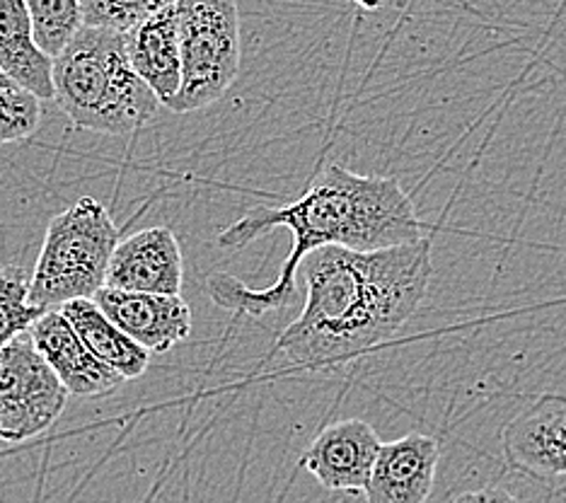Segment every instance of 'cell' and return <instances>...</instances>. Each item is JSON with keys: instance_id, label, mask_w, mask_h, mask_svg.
I'll return each mask as SVG.
<instances>
[{"instance_id": "13", "label": "cell", "mask_w": 566, "mask_h": 503, "mask_svg": "<svg viewBox=\"0 0 566 503\" xmlns=\"http://www.w3.org/2000/svg\"><path fill=\"white\" fill-rule=\"evenodd\" d=\"M124 36L126 54L136 75L156 93L160 105H167L182 83L177 3L153 12L150 18L124 32Z\"/></svg>"}, {"instance_id": "16", "label": "cell", "mask_w": 566, "mask_h": 503, "mask_svg": "<svg viewBox=\"0 0 566 503\" xmlns=\"http://www.w3.org/2000/svg\"><path fill=\"white\" fill-rule=\"evenodd\" d=\"M30 10L34 42L54 59L81 28V0H24Z\"/></svg>"}, {"instance_id": "20", "label": "cell", "mask_w": 566, "mask_h": 503, "mask_svg": "<svg viewBox=\"0 0 566 503\" xmlns=\"http://www.w3.org/2000/svg\"><path fill=\"white\" fill-rule=\"evenodd\" d=\"M453 503H521V501L501 486H482V489H474V492L460 494Z\"/></svg>"}, {"instance_id": "14", "label": "cell", "mask_w": 566, "mask_h": 503, "mask_svg": "<svg viewBox=\"0 0 566 503\" xmlns=\"http://www.w3.org/2000/svg\"><path fill=\"white\" fill-rule=\"evenodd\" d=\"M51 59L34 42L32 18L24 0H0V69L12 83L36 99H54Z\"/></svg>"}, {"instance_id": "19", "label": "cell", "mask_w": 566, "mask_h": 503, "mask_svg": "<svg viewBox=\"0 0 566 503\" xmlns=\"http://www.w3.org/2000/svg\"><path fill=\"white\" fill-rule=\"evenodd\" d=\"M42 99L20 85L0 87V146L30 138L42 124Z\"/></svg>"}, {"instance_id": "3", "label": "cell", "mask_w": 566, "mask_h": 503, "mask_svg": "<svg viewBox=\"0 0 566 503\" xmlns=\"http://www.w3.org/2000/svg\"><path fill=\"white\" fill-rule=\"evenodd\" d=\"M54 99L93 134L128 136L156 119L160 99L136 75L124 32L81 24L51 61Z\"/></svg>"}, {"instance_id": "10", "label": "cell", "mask_w": 566, "mask_h": 503, "mask_svg": "<svg viewBox=\"0 0 566 503\" xmlns=\"http://www.w3.org/2000/svg\"><path fill=\"white\" fill-rule=\"evenodd\" d=\"M105 286L179 295L185 286V262L175 232L170 228H146L119 240L112 252Z\"/></svg>"}, {"instance_id": "7", "label": "cell", "mask_w": 566, "mask_h": 503, "mask_svg": "<svg viewBox=\"0 0 566 503\" xmlns=\"http://www.w3.org/2000/svg\"><path fill=\"white\" fill-rule=\"evenodd\" d=\"M93 301L114 325L150 354H165L191 334V307L182 295L102 286Z\"/></svg>"}, {"instance_id": "8", "label": "cell", "mask_w": 566, "mask_h": 503, "mask_svg": "<svg viewBox=\"0 0 566 503\" xmlns=\"http://www.w3.org/2000/svg\"><path fill=\"white\" fill-rule=\"evenodd\" d=\"M504 455L537 480L566 474V397L547 392L504 426Z\"/></svg>"}, {"instance_id": "22", "label": "cell", "mask_w": 566, "mask_h": 503, "mask_svg": "<svg viewBox=\"0 0 566 503\" xmlns=\"http://www.w3.org/2000/svg\"><path fill=\"white\" fill-rule=\"evenodd\" d=\"M356 3L364 6V8H376V6L380 3V0H356Z\"/></svg>"}, {"instance_id": "9", "label": "cell", "mask_w": 566, "mask_h": 503, "mask_svg": "<svg viewBox=\"0 0 566 503\" xmlns=\"http://www.w3.org/2000/svg\"><path fill=\"white\" fill-rule=\"evenodd\" d=\"M28 332L34 348L46 360L49 368L56 373V378L66 387L69 395L93 399L114 395L124 387L126 380L117 370L99 364L90 354V348L81 342L61 310H46L32 322Z\"/></svg>"}, {"instance_id": "2", "label": "cell", "mask_w": 566, "mask_h": 503, "mask_svg": "<svg viewBox=\"0 0 566 503\" xmlns=\"http://www.w3.org/2000/svg\"><path fill=\"white\" fill-rule=\"evenodd\" d=\"M307 298L276 348L305 368L337 366L390 342L427 298L431 240L358 252L319 248L301 262Z\"/></svg>"}, {"instance_id": "1", "label": "cell", "mask_w": 566, "mask_h": 503, "mask_svg": "<svg viewBox=\"0 0 566 503\" xmlns=\"http://www.w3.org/2000/svg\"><path fill=\"white\" fill-rule=\"evenodd\" d=\"M274 228H289L293 250L269 289L254 291L235 276L218 271L209 279L211 301L230 313L264 317L295 301V274L307 254L319 248L373 252L423 238L417 206L400 179L356 175L332 163L301 193L276 209H254L218 235V248L242 250Z\"/></svg>"}, {"instance_id": "5", "label": "cell", "mask_w": 566, "mask_h": 503, "mask_svg": "<svg viewBox=\"0 0 566 503\" xmlns=\"http://www.w3.org/2000/svg\"><path fill=\"white\" fill-rule=\"evenodd\" d=\"M182 83L167 109L189 114L223 99L240 73V12L235 0H177Z\"/></svg>"}, {"instance_id": "4", "label": "cell", "mask_w": 566, "mask_h": 503, "mask_svg": "<svg viewBox=\"0 0 566 503\" xmlns=\"http://www.w3.org/2000/svg\"><path fill=\"white\" fill-rule=\"evenodd\" d=\"M117 242L119 228L93 197H83L71 209L56 213L30 276L28 303L46 313L75 298H93L105 286Z\"/></svg>"}, {"instance_id": "21", "label": "cell", "mask_w": 566, "mask_h": 503, "mask_svg": "<svg viewBox=\"0 0 566 503\" xmlns=\"http://www.w3.org/2000/svg\"><path fill=\"white\" fill-rule=\"evenodd\" d=\"M0 87H15V83H12L10 77L3 73V69H0Z\"/></svg>"}, {"instance_id": "6", "label": "cell", "mask_w": 566, "mask_h": 503, "mask_svg": "<svg viewBox=\"0 0 566 503\" xmlns=\"http://www.w3.org/2000/svg\"><path fill=\"white\" fill-rule=\"evenodd\" d=\"M69 402V390L36 352L30 332L0 346V441L24 443L44 433Z\"/></svg>"}, {"instance_id": "18", "label": "cell", "mask_w": 566, "mask_h": 503, "mask_svg": "<svg viewBox=\"0 0 566 503\" xmlns=\"http://www.w3.org/2000/svg\"><path fill=\"white\" fill-rule=\"evenodd\" d=\"M177 0H81V22L87 28L128 32Z\"/></svg>"}, {"instance_id": "12", "label": "cell", "mask_w": 566, "mask_h": 503, "mask_svg": "<svg viewBox=\"0 0 566 503\" xmlns=\"http://www.w3.org/2000/svg\"><path fill=\"white\" fill-rule=\"evenodd\" d=\"M441 448L436 438L407 433L392 443H380L366 484L368 503H427Z\"/></svg>"}, {"instance_id": "17", "label": "cell", "mask_w": 566, "mask_h": 503, "mask_svg": "<svg viewBox=\"0 0 566 503\" xmlns=\"http://www.w3.org/2000/svg\"><path fill=\"white\" fill-rule=\"evenodd\" d=\"M28 271L10 264L0 266V346L28 332L32 322L42 315L40 307L28 303Z\"/></svg>"}, {"instance_id": "11", "label": "cell", "mask_w": 566, "mask_h": 503, "mask_svg": "<svg viewBox=\"0 0 566 503\" xmlns=\"http://www.w3.org/2000/svg\"><path fill=\"white\" fill-rule=\"evenodd\" d=\"M380 438L370 423L344 419L329 423L303 455V468L332 492H364Z\"/></svg>"}, {"instance_id": "15", "label": "cell", "mask_w": 566, "mask_h": 503, "mask_svg": "<svg viewBox=\"0 0 566 503\" xmlns=\"http://www.w3.org/2000/svg\"><path fill=\"white\" fill-rule=\"evenodd\" d=\"M59 310L90 348V354L99 364L117 370L124 380H136L148 370L150 352L114 325L93 298H75L63 303Z\"/></svg>"}]
</instances>
